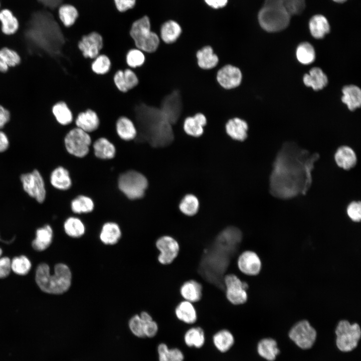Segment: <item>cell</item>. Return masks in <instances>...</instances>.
<instances>
[{"label": "cell", "mask_w": 361, "mask_h": 361, "mask_svg": "<svg viewBox=\"0 0 361 361\" xmlns=\"http://www.w3.org/2000/svg\"><path fill=\"white\" fill-rule=\"evenodd\" d=\"M334 332L336 345L342 352H349L355 348L361 338L359 324L350 323L346 319L338 322Z\"/></svg>", "instance_id": "cell-7"}, {"label": "cell", "mask_w": 361, "mask_h": 361, "mask_svg": "<svg viewBox=\"0 0 361 361\" xmlns=\"http://www.w3.org/2000/svg\"><path fill=\"white\" fill-rule=\"evenodd\" d=\"M203 286L195 279H189L185 281L179 288L182 298L193 303L199 302L202 298Z\"/></svg>", "instance_id": "cell-22"}, {"label": "cell", "mask_w": 361, "mask_h": 361, "mask_svg": "<svg viewBox=\"0 0 361 361\" xmlns=\"http://www.w3.org/2000/svg\"><path fill=\"white\" fill-rule=\"evenodd\" d=\"M117 136L122 140L130 141L135 139L138 135L137 127L134 122L125 116L119 117L115 123Z\"/></svg>", "instance_id": "cell-19"}, {"label": "cell", "mask_w": 361, "mask_h": 361, "mask_svg": "<svg viewBox=\"0 0 361 361\" xmlns=\"http://www.w3.org/2000/svg\"><path fill=\"white\" fill-rule=\"evenodd\" d=\"M346 212L349 218L353 222H358L361 219V204L359 201H353L347 206Z\"/></svg>", "instance_id": "cell-51"}, {"label": "cell", "mask_w": 361, "mask_h": 361, "mask_svg": "<svg viewBox=\"0 0 361 361\" xmlns=\"http://www.w3.org/2000/svg\"><path fill=\"white\" fill-rule=\"evenodd\" d=\"M51 274L49 265L40 264L36 272V282L43 292L61 294L67 291L72 282V273L69 267L64 263H58L54 266Z\"/></svg>", "instance_id": "cell-2"}, {"label": "cell", "mask_w": 361, "mask_h": 361, "mask_svg": "<svg viewBox=\"0 0 361 361\" xmlns=\"http://www.w3.org/2000/svg\"><path fill=\"white\" fill-rule=\"evenodd\" d=\"M21 180L24 191L30 197L39 203L45 201L46 196L45 183L38 170L22 174Z\"/></svg>", "instance_id": "cell-12"}, {"label": "cell", "mask_w": 361, "mask_h": 361, "mask_svg": "<svg viewBox=\"0 0 361 361\" xmlns=\"http://www.w3.org/2000/svg\"><path fill=\"white\" fill-rule=\"evenodd\" d=\"M139 316L143 321V332L145 337L152 338L154 337L159 330L157 322L153 319L151 314L147 311H142Z\"/></svg>", "instance_id": "cell-45"}, {"label": "cell", "mask_w": 361, "mask_h": 361, "mask_svg": "<svg viewBox=\"0 0 361 361\" xmlns=\"http://www.w3.org/2000/svg\"><path fill=\"white\" fill-rule=\"evenodd\" d=\"M11 118L10 110L0 104V129L3 128L8 123Z\"/></svg>", "instance_id": "cell-56"}, {"label": "cell", "mask_w": 361, "mask_h": 361, "mask_svg": "<svg viewBox=\"0 0 361 361\" xmlns=\"http://www.w3.org/2000/svg\"><path fill=\"white\" fill-rule=\"evenodd\" d=\"M174 314L178 321L189 326L194 325L198 319L197 312L194 303L185 300L176 305Z\"/></svg>", "instance_id": "cell-18"}, {"label": "cell", "mask_w": 361, "mask_h": 361, "mask_svg": "<svg viewBox=\"0 0 361 361\" xmlns=\"http://www.w3.org/2000/svg\"><path fill=\"white\" fill-rule=\"evenodd\" d=\"M159 361H184L183 352L177 348H169L164 343L157 346Z\"/></svg>", "instance_id": "cell-42"}, {"label": "cell", "mask_w": 361, "mask_h": 361, "mask_svg": "<svg viewBox=\"0 0 361 361\" xmlns=\"http://www.w3.org/2000/svg\"><path fill=\"white\" fill-rule=\"evenodd\" d=\"M93 153L96 157L101 160L113 159L116 154L115 145L108 138L101 136L93 143Z\"/></svg>", "instance_id": "cell-20"}, {"label": "cell", "mask_w": 361, "mask_h": 361, "mask_svg": "<svg viewBox=\"0 0 361 361\" xmlns=\"http://www.w3.org/2000/svg\"><path fill=\"white\" fill-rule=\"evenodd\" d=\"M103 45L102 36L93 31L82 36L77 43V47L85 58L93 60L100 54Z\"/></svg>", "instance_id": "cell-13"}, {"label": "cell", "mask_w": 361, "mask_h": 361, "mask_svg": "<svg viewBox=\"0 0 361 361\" xmlns=\"http://www.w3.org/2000/svg\"><path fill=\"white\" fill-rule=\"evenodd\" d=\"M64 142L65 147L70 154L82 158L89 153L92 138L90 134L74 126L65 134Z\"/></svg>", "instance_id": "cell-8"}, {"label": "cell", "mask_w": 361, "mask_h": 361, "mask_svg": "<svg viewBox=\"0 0 361 361\" xmlns=\"http://www.w3.org/2000/svg\"><path fill=\"white\" fill-rule=\"evenodd\" d=\"M284 8L291 15L301 14L305 7V0H285Z\"/></svg>", "instance_id": "cell-50"}, {"label": "cell", "mask_w": 361, "mask_h": 361, "mask_svg": "<svg viewBox=\"0 0 361 361\" xmlns=\"http://www.w3.org/2000/svg\"><path fill=\"white\" fill-rule=\"evenodd\" d=\"M136 0H114L116 9L120 12H124L134 7Z\"/></svg>", "instance_id": "cell-55"}, {"label": "cell", "mask_w": 361, "mask_h": 361, "mask_svg": "<svg viewBox=\"0 0 361 361\" xmlns=\"http://www.w3.org/2000/svg\"><path fill=\"white\" fill-rule=\"evenodd\" d=\"M179 209L183 214L187 216L195 215L199 209V202L195 195L188 194L181 200Z\"/></svg>", "instance_id": "cell-43"}, {"label": "cell", "mask_w": 361, "mask_h": 361, "mask_svg": "<svg viewBox=\"0 0 361 361\" xmlns=\"http://www.w3.org/2000/svg\"><path fill=\"white\" fill-rule=\"evenodd\" d=\"M128 326L131 332L139 338H144L143 323L139 315L135 314L129 319Z\"/></svg>", "instance_id": "cell-49"}, {"label": "cell", "mask_w": 361, "mask_h": 361, "mask_svg": "<svg viewBox=\"0 0 361 361\" xmlns=\"http://www.w3.org/2000/svg\"><path fill=\"white\" fill-rule=\"evenodd\" d=\"M239 271L248 276H257L261 272L262 262L259 255L254 251L247 250L242 252L237 259Z\"/></svg>", "instance_id": "cell-14"}, {"label": "cell", "mask_w": 361, "mask_h": 361, "mask_svg": "<svg viewBox=\"0 0 361 361\" xmlns=\"http://www.w3.org/2000/svg\"><path fill=\"white\" fill-rule=\"evenodd\" d=\"M1 2H0V10H1Z\"/></svg>", "instance_id": "cell-63"}, {"label": "cell", "mask_w": 361, "mask_h": 361, "mask_svg": "<svg viewBox=\"0 0 361 361\" xmlns=\"http://www.w3.org/2000/svg\"><path fill=\"white\" fill-rule=\"evenodd\" d=\"M207 118L201 113H198L194 116L187 117L184 123L185 132L189 135L194 137L201 136L204 133V127L207 124Z\"/></svg>", "instance_id": "cell-25"}, {"label": "cell", "mask_w": 361, "mask_h": 361, "mask_svg": "<svg viewBox=\"0 0 361 361\" xmlns=\"http://www.w3.org/2000/svg\"><path fill=\"white\" fill-rule=\"evenodd\" d=\"M65 233L72 238H80L83 236L86 230L85 226L82 221L76 217L68 218L64 223Z\"/></svg>", "instance_id": "cell-40"}, {"label": "cell", "mask_w": 361, "mask_h": 361, "mask_svg": "<svg viewBox=\"0 0 361 361\" xmlns=\"http://www.w3.org/2000/svg\"><path fill=\"white\" fill-rule=\"evenodd\" d=\"M2 252L0 248V278L8 276L11 270V260L7 257H1Z\"/></svg>", "instance_id": "cell-54"}, {"label": "cell", "mask_w": 361, "mask_h": 361, "mask_svg": "<svg viewBox=\"0 0 361 361\" xmlns=\"http://www.w3.org/2000/svg\"><path fill=\"white\" fill-rule=\"evenodd\" d=\"M111 62L109 58L106 55L100 54L93 59L91 64L92 72L99 75L107 74L111 69Z\"/></svg>", "instance_id": "cell-46"}, {"label": "cell", "mask_w": 361, "mask_h": 361, "mask_svg": "<svg viewBox=\"0 0 361 361\" xmlns=\"http://www.w3.org/2000/svg\"><path fill=\"white\" fill-rule=\"evenodd\" d=\"M225 296L232 304L239 305L244 304L248 299L247 291L243 287L242 281L233 273H227L224 276Z\"/></svg>", "instance_id": "cell-10"}, {"label": "cell", "mask_w": 361, "mask_h": 361, "mask_svg": "<svg viewBox=\"0 0 361 361\" xmlns=\"http://www.w3.org/2000/svg\"><path fill=\"white\" fill-rule=\"evenodd\" d=\"M204 2L211 8L219 9L224 8L227 5L228 0H204Z\"/></svg>", "instance_id": "cell-58"}, {"label": "cell", "mask_w": 361, "mask_h": 361, "mask_svg": "<svg viewBox=\"0 0 361 361\" xmlns=\"http://www.w3.org/2000/svg\"><path fill=\"white\" fill-rule=\"evenodd\" d=\"M182 32V27L176 21L168 20L161 26L160 37L165 43L172 44L178 39Z\"/></svg>", "instance_id": "cell-33"}, {"label": "cell", "mask_w": 361, "mask_h": 361, "mask_svg": "<svg viewBox=\"0 0 361 361\" xmlns=\"http://www.w3.org/2000/svg\"><path fill=\"white\" fill-rule=\"evenodd\" d=\"M50 183L52 186L59 190L66 191L72 185V180L69 171L65 167L59 166L51 172Z\"/></svg>", "instance_id": "cell-30"}, {"label": "cell", "mask_w": 361, "mask_h": 361, "mask_svg": "<svg viewBox=\"0 0 361 361\" xmlns=\"http://www.w3.org/2000/svg\"><path fill=\"white\" fill-rule=\"evenodd\" d=\"M155 247L159 252L157 260L163 265L171 264L178 256L180 249L177 241L167 235L157 238L155 241Z\"/></svg>", "instance_id": "cell-11"}, {"label": "cell", "mask_w": 361, "mask_h": 361, "mask_svg": "<svg viewBox=\"0 0 361 361\" xmlns=\"http://www.w3.org/2000/svg\"><path fill=\"white\" fill-rule=\"evenodd\" d=\"M125 61L128 67L132 69L140 67L145 61V53L135 47L130 49L126 54Z\"/></svg>", "instance_id": "cell-47"}, {"label": "cell", "mask_w": 361, "mask_h": 361, "mask_svg": "<svg viewBox=\"0 0 361 361\" xmlns=\"http://www.w3.org/2000/svg\"><path fill=\"white\" fill-rule=\"evenodd\" d=\"M296 55L298 61L305 65L312 63L315 57L313 46L307 42H303L298 45Z\"/></svg>", "instance_id": "cell-44"}, {"label": "cell", "mask_w": 361, "mask_h": 361, "mask_svg": "<svg viewBox=\"0 0 361 361\" xmlns=\"http://www.w3.org/2000/svg\"><path fill=\"white\" fill-rule=\"evenodd\" d=\"M9 146V140L6 134L0 131V152L6 150Z\"/></svg>", "instance_id": "cell-59"}, {"label": "cell", "mask_w": 361, "mask_h": 361, "mask_svg": "<svg viewBox=\"0 0 361 361\" xmlns=\"http://www.w3.org/2000/svg\"><path fill=\"white\" fill-rule=\"evenodd\" d=\"M196 57L198 66L205 70L214 68L219 62L218 56L214 53L213 48L210 46H205L198 50Z\"/></svg>", "instance_id": "cell-34"}, {"label": "cell", "mask_w": 361, "mask_h": 361, "mask_svg": "<svg viewBox=\"0 0 361 361\" xmlns=\"http://www.w3.org/2000/svg\"><path fill=\"white\" fill-rule=\"evenodd\" d=\"M290 16L283 6H263L258 13V20L264 30L275 32L288 26Z\"/></svg>", "instance_id": "cell-6"}, {"label": "cell", "mask_w": 361, "mask_h": 361, "mask_svg": "<svg viewBox=\"0 0 361 361\" xmlns=\"http://www.w3.org/2000/svg\"><path fill=\"white\" fill-rule=\"evenodd\" d=\"M303 82L306 86L311 87L314 90H319L327 85L328 79L321 69L314 67L310 70L309 74L304 75Z\"/></svg>", "instance_id": "cell-35"}, {"label": "cell", "mask_w": 361, "mask_h": 361, "mask_svg": "<svg viewBox=\"0 0 361 361\" xmlns=\"http://www.w3.org/2000/svg\"><path fill=\"white\" fill-rule=\"evenodd\" d=\"M124 78L128 91L135 87L139 83L138 77L135 72L130 68L123 70Z\"/></svg>", "instance_id": "cell-52"}, {"label": "cell", "mask_w": 361, "mask_h": 361, "mask_svg": "<svg viewBox=\"0 0 361 361\" xmlns=\"http://www.w3.org/2000/svg\"><path fill=\"white\" fill-rule=\"evenodd\" d=\"M119 191L129 200L142 198L148 186L146 177L135 170H129L122 173L117 180Z\"/></svg>", "instance_id": "cell-5"}, {"label": "cell", "mask_w": 361, "mask_h": 361, "mask_svg": "<svg viewBox=\"0 0 361 361\" xmlns=\"http://www.w3.org/2000/svg\"><path fill=\"white\" fill-rule=\"evenodd\" d=\"M184 339L187 346L201 348L205 342V331L200 326L196 325L191 326L185 330Z\"/></svg>", "instance_id": "cell-31"}, {"label": "cell", "mask_w": 361, "mask_h": 361, "mask_svg": "<svg viewBox=\"0 0 361 361\" xmlns=\"http://www.w3.org/2000/svg\"><path fill=\"white\" fill-rule=\"evenodd\" d=\"M225 128L227 134L234 140L242 141L247 137L248 124L241 118L235 117L229 119Z\"/></svg>", "instance_id": "cell-24"}, {"label": "cell", "mask_w": 361, "mask_h": 361, "mask_svg": "<svg viewBox=\"0 0 361 361\" xmlns=\"http://www.w3.org/2000/svg\"><path fill=\"white\" fill-rule=\"evenodd\" d=\"M51 112L56 121L62 126H68L73 123V114L67 104L63 101L53 104Z\"/></svg>", "instance_id": "cell-28"}, {"label": "cell", "mask_w": 361, "mask_h": 361, "mask_svg": "<svg viewBox=\"0 0 361 361\" xmlns=\"http://www.w3.org/2000/svg\"><path fill=\"white\" fill-rule=\"evenodd\" d=\"M212 338L216 348L222 352L228 351L233 346L235 342L233 333L225 328L216 331L213 334Z\"/></svg>", "instance_id": "cell-32"}, {"label": "cell", "mask_w": 361, "mask_h": 361, "mask_svg": "<svg viewBox=\"0 0 361 361\" xmlns=\"http://www.w3.org/2000/svg\"><path fill=\"white\" fill-rule=\"evenodd\" d=\"M291 341H292V340H291ZM291 341H290V342H291ZM288 343H287V344H288ZM284 345H285V344H284ZM283 345H281V346H283ZM278 347H279V346H278Z\"/></svg>", "instance_id": "cell-62"}, {"label": "cell", "mask_w": 361, "mask_h": 361, "mask_svg": "<svg viewBox=\"0 0 361 361\" xmlns=\"http://www.w3.org/2000/svg\"><path fill=\"white\" fill-rule=\"evenodd\" d=\"M172 125L178 119L182 112V103L179 93L174 91L165 96L159 107Z\"/></svg>", "instance_id": "cell-15"}, {"label": "cell", "mask_w": 361, "mask_h": 361, "mask_svg": "<svg viewBox=\"0 0 361 361\" xmlns=\"http://www.w3.org/2000/svg\"><path fill=\"white\" fill-rule=\"evenodd\" d=\"M311 35L315 39H322L330 31L329 24L327 19L321 15L313 16L309 22Z\"/></svg>", "instance_id": "cell-36"}, {"label": "cell", "mask_w": 361, "mask_h": 361, "mask_svg": "<svg viewBox=\"0 0 361 361\" xmlns=\"http://www.w3.org/2000/svg\"><path fill=\"white\" fill-rule=\"evenodd\" d=\"M64 0H37L39 4L43 8L53 10L59 8Z\"/></svg>", "instance_id": "cell-57"}, {"label": "cell", "mask_w": 361, "mask_h": 361, "mask_svg": "<svg viewBox=\"0 0 361 361\" xmlns=\"http://www.w3.org/2000/svg\"><path fill=\"white\" fill-rule=\"evenodd\" d=\"M319 158L293 142L284 143L278 152L269 177V191L287 200L305 195L312 182V171Z\"/></svg>", "instance_id": "cell-1"}, {"label": "cell", "mask_w": 361, "mask_h": 361, "mask_svg": "<svg viewBox=\"0 0 361 361\" xmlns=\"http://www.w3.org/2000/svg\"><path fill=\"white\" fill-rule=\"evenodd\" d=\"M285 0H265L264 6H275L284 7Z\"/></svg>", "instance_id": "cell-60"}, {"label": "cell", "mask_w": 361, "mask_h": 361, "mask_svg": "<svg viewBox=\"0 0 361 361\" xmlns=\"http://www.w3.org/2000/svg\"><path fill=\"white\" fill-rule=\"evenodd\" d=\"M70 208L74 214H88L94 211L95 204L91 197L85 195H79L71 201Z\"/></svg>", "instance_id": "cell-39"}, {"label": "cell", "mask_w": 361, "mask_h": 361, "mask_svg": "<svg viewBox=\"0 0 361 361\" xmlns=\"http://www.w3.org/2000/svg\"><path fill=\"white\" fill-rule=\"evenodd\" d=\"M256 350L258 355L268 361H273L279 353L276 341L272 338H264L257 343Z\"/></svg>", "instance_id": "cell-29"}, {"label": "cell", "mask_w": 361, "mask_h": 361, "mask_svg": "<svg viewBox=\"0 0 361 361\" xmlns=\"http://www.w3.org/2000/svg\"><path fill=\"white\" fill-rule=\"evenodd\" d=\"M242 74L238 67L228 64L221 68L217 72V80L226 89L237 87L241 83Z\"/></svg>", "instance_id": "cell-16"}, {"label": "cell", "mask_w": 361, "mask_h": 361, "mask_svg": "<svg viewBox=\"0 0 361 361\" xmlns=\"http://www.w3.org/2000/svg\"><path fill=\"white\" fill-rule=\"evenodd\" d=\"M288 336L298 347L307 349L314 344L317 332L308 320L302 319L293 324L289 331Z\"/></svg>", "instance_id": "cell-9"}, {"label": "cell", "mask_w": 361, "mask_h": 361, "mask_svg": "<svg viewBox=\"0 0 361 361\" xmlns=\"http://www.w3.org/2000/svg\"><path fill=\"white\" fill-rule=\"evenodd\" d=\"M122 232L119 225L114 222H107L102 226L99 238L105 245H113L118 243Z\"/></svg>", "instance_id": "cell-26"}, {"label": "cell", "mask_w": 361, "mask_h": 361, "mask_svg": "<svg viewBox=\"0 0 361 361\" xmlns=\"http://www.w3.org/2000/svg\"><path fill=\"white\" fill-rule=\"evenodd\" d=\"M336 164L344 170H349L356 164L357 157L354 150L348 146H341L334 154Z\"/></svg>", "instance_id": "cell-23"}, {"label": "cell", "mask_w": 361, "mask_h": 361, "mask_svg": "<svg viewBox=\"0 0 361 361\" xmlns=\"http://www.w3.org/2000/svg\"><path fill=\"white\" fill-rule=\"evenodd\" d=\"M129 36L135 47L145 53H153L159 47V37L156 33L151 31L150 20L146 16L132 23L129 30Z\"/></svg>", "instance_id": "cell-4"}, {"label": "cell", "mask_w": 361, "mask_h": 361, "mask_svg": "<svg viewBox=\"0 0 361 361\" xmlns=\"http://www.w3.org/2000/svg\"><path fill=\"white\" fill-rule=\"evenodd\" d=\"M58 15L62 24L69 28L75 24L79 14L77 9L73 5L63 4L58 8Z\"/></svg>", "instance_id": "cell-41"}, {"label": "cell", "mask_w": 361, "mask_h": 361, "mask_svg": "<svg viewBox=\"0 0 361 361\" xmlns=\"http://www.w3.org/2000/svg\"><path fill=\"white\" fill-rule=\"evenodd\" d=\"M53 234L52 229L49 225L37 229L36 238L32 242L33 248L38 251L46 250L52 242Z\"/></svg>", "instance_id": "cell-37"}, {"label": "cell", "mask_w": 361, "mask_h": 361, "mask_svg": "<svg viewBox=\"0 0 361 361\" xmlns=\"http://www.w3.org/2000/svg\"><path fill=\"white\" fill-rule=\"evenodd\" d=\"M20 28L18 18L10 9L0 10V31L5 36H10L16 34Z\"/></svg>", "instance_id": "cell-21"}, {"label": "cell", "mask_w": 361, "mask_h": 361, "mask_svg": "<svg viewBox=\"0 0 361 361\" xmlns=\"http://www.w3.org/2000/svg\"><path fill=\"white\" fill-rule=\"evenodd\" d=\"M113 83L116 88L122 93H126L128 91L124 78L123 70H118L113 77Z\"/></svg>", "instance_id": "cell-53"}, {"label": "cell", "mask_w": 361, "mask_h": 361, "mask_svg": "<svg viewBox=\"0 0 361 361\" xmlns=\"http://www.w3.org/2000/svg\"><path fill=\"white\" fill-rule=\"evenodd\" d=\"M342 101L353 111L361 105V91L356 86L350 85L344 86L342 89Z\"/></svg>", "instance_id": "cell-38"}, {"label": "cell", "mask_w": 361, "mask_h": 361, "mask_svg": "<svg viewBox=\"0 0 361 361\" xmlns=\"http://www.w3.org/2000/svg\"><path fill=\"white\" fill-rule=\"evenodd\" d=\"M11 270L15 273L24 275L27 274L31 269V263L25 256L16 257L11 261Z\"/></svg>", "instance_id": "cell-48"}, {"label": "cell", "mask_w": 361, "mask_h": 361, "mask_svg": "<svg viewBox=\"0 0 361 361\" xmlns=\"http://www.w3.org/2000/svg\"><path fill=\"white\" fill-rule=\"evenodd\" d=\"M73 122L76 127L89 134L95 132L100 125L98 114L91 109L79 113L74 118Z\"/></svg>", "instance_id": "cell-17"}, {"label": "cell", "mask_w": 361, "mask_h": 361, "mask_svg": "<svg viewBox=\"0 0 361 361\" xmlns=\"http://www.w3.org/2000/svg\"><path fill=\"white\" fill-rule=\"evenodd\" d=\"M334 2L337 3H343L346 1V0H332Z\"/></svg>", "instance_id": "cell-61"}, {"label": "cell", "mask_w": 361, "mask_h": 361, "mask_svg": "<svg viewBox=\"0 0 361 361\" xmlns=\"http://www.w3.org/2000/svg\"><path fill=\"white\" fill-rule=\"evenodd\" d=\"M149 125L147 138L154 147L168 145L173 140L174 135L172 124L169 122L160 108L143 103Z\"/></svg>", "instance_id": "cell-3"}, {"label": "cell", "mask_w": 361, "mask_h": 361, "mask_svg": "<svg viewBox=\"0 0 361 361\" xmlns=\"http://www.w3.org/2000/svg\"><path fill=\"white\" fill-rule=\"evenodd\" d=\"M21 62V57L16 50L8 47L0 49V73H7L10 68L19 65Z\"/></svg>", "instance_id": "cell-27"}]
</instances>
